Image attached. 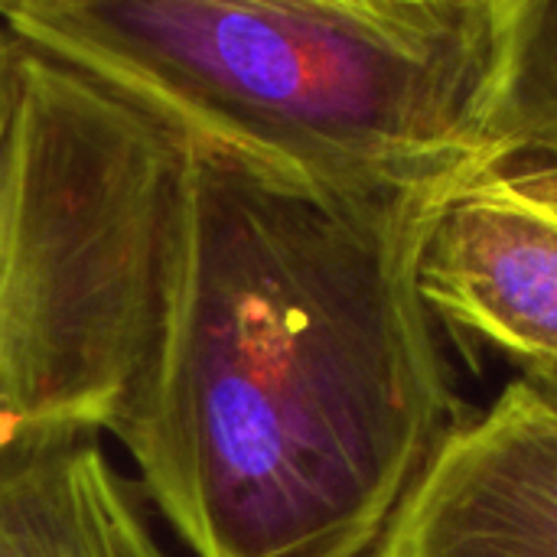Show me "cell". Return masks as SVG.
<instances>
[{
  "mask_svg": "<svg viewBox=\"0 0 557 557\" xmlns=\"http://www.w3.org/2000/svg\"><path fill=\"white\" fill-rule=\"evenodd\" d=\"M490 166L326 189L183 140L157 330L111 434L193 555H375L463 421L418 268Z\"/></svg>",
  "mask_w": 557,
  "mask_h": 557,
  "instance_id": "6da1fadb",
  "label": "cell"
},
{
  "mask_svg": "<svg viewBox=\"0 0 557 557\" xmlns=\"http://www.w3.org/2000/svg\"><path fill=\"white\" fill-rule=\"evenodd\" d=\"M522 0H0V26L180 140L326 189L519 160Z\"/></svg>",
  "mask_w": 557,
  "mask_h": 557,
  "instance_id": "7a4b0ae2",
  "label": "cell"
},
{
  "mask_svg": "<svg viewBox=\"0 0 557 557\" xmlns=\"http://www.w3.org/2000/svg\"><path fill=\"white\" fill-rule=\"evenodd\" d=\"M183 140L23 49L0 150V450L101 434L147 362Z\"/></svg>",
  "mask_w": 557,
  "mask_h": 557,
  "instance_id": "3957f363",
  "label": "cell"
},
{
  "mask_svg": "<svg viewBox=\"0 0 557 557\" xmlns=\"http://www.w3.org/2000/svg\"><path fill=\"white\" fill-rule=\"evenodd\" d=\"M434 323L557 375V163L506 160L437 215L418 268Z\"/></svg>",
  "mask_w": 557,
  "mask_h": 557,
  "instance_id": "277c9868",
  "label": "cell"
},
{
  "mask_svg": "<svg viewBox=\"0 0 557 557\" xmlns=\"http://www.w3.org/2000/svg\"><path fill=\"white\" fill-rule=\"evenodd\" d=\"M372 557H557V405L516 375L463 418Z\"/></svg>",
  "mask_w": 557,
  "mask_h": 557,
  "instance_id": "5b68a950",
  "label": "cell"
},
{
  "mask_svg": "<svg viewBox=\"0 0 557 557\" xmlns=\"http://www.w3.org/2000/svg\"><path fill=\"white\" fill-rule=\"evenodd\" d=\"M150 499L98 434H39L0 450V557H170Z\"/></svg>",
  "mask_w": 557,
  "mask_h": 557,
  "instance_id": "8992f818",
  "label": "cell"
},
{
  "mask_svg": "<svg viewBox=\"0 0 557 557\" xmlns=\"http://www.w3.org/2000/svg\"><path fill=\"white\" fill-rule=\"evenodd\" d=\"M499 134L519 157L548 153L557 163V0H522Z\"/></svg>",
  "mask_w": 557,
  "mask_h": 557,
  "instance_id": "52a82bcc",
  "label": "cell"
},
{
  "mask_svg": "<svg viewBox=\"0 0 557 557\" xmlns=\"http://www.w3.org/2000/svg\"><path fill=\"white\" fill-rule=\"evenodd\" d=\"M20 59H23V46L0 26V150H3L10 114H13V101H16Z\"/></svg>",
  "mask_w": 557,
  "mask_h": 557,
  "instance_id": "ba28073f",
  "label": "cell"
},
{
  "mask_svg": "<svg viewBox=\"0 0 557 557\" xmlns=\"http://www.w3.org/2000/svg\"><path fill=\"white\" fill-rule=\"evenodd\" d=\"M522 379H529L542 395H548L557 405V375H522Z\"/></svg>",
  "mask_w": 557,
  "mask_h": 557,
  "instance_id": "9c48e42d",
  "label": "cell"
}]
</instances>
